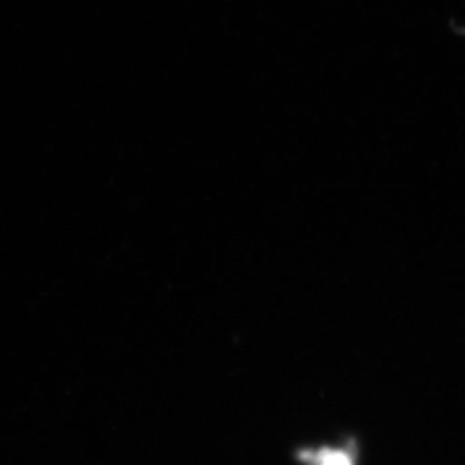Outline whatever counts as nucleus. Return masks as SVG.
Masks as SVG:
<instances>
[{
  "label": "nucleus",
  "instance_id": "1",
  "mask_svg": "<svg viewBox=\"0 0 465 465\" xmlns=\"http://www.w3.org/2000/svg\"><path fill=\"white\" fill-rule=\"evenodd\" d=\"M299 458L309 465H355L353 454L343 448L304 450Z\"/></svg>",
  "mask_w": 465,
  "mask_h": 465
}]
</instances>
